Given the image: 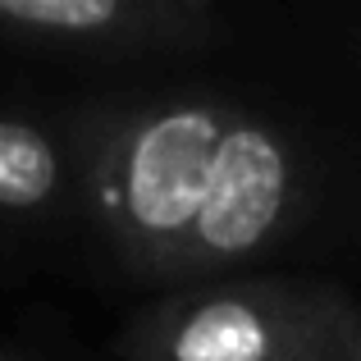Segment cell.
<instances>
[{
	"mask_svg": "<svg viewBox=\"0 0 361 361\" xmlns=\"http://www.w3.org/2000/svg\"><path fill=\"white\" fill-rule=\"evenodd\" d=\"M233 106L215 92H156L82 101L64 119L78 156V211L137 279L174 283Z\"/></svg>",
	"mask_w": 361,
	"mask_h": 361,
	"instance_id": "obj_1",
	"label": "cell"
},
{
	"mask_svg": "<svg viewBox=\"0 0 361 361\" xmlns=\"http://www.w3.org/2000/svg\"><path fill=\"white\" fill-rule=\"evenodd\" d=\"M361 307L320 279H211L169 288L123 325V361H338Z\"/></svg>",
	"mask_w": 361,
	"mask_h": 361,
	"instance_id": "obj_2",
	"label": "cell"
},
{
	"mask_svg": "<svg viewBox=\"0 0 361 361\" xmlns=\"http://www.w3.org/2000/svg\"><path fill=\"white\" fill-rule=\"evenodd\" d=\"M311 202V160L283 123L233 106L215 178L174 270V288L233 279L298 233Z\"/></svg>",
	"mask_w": 361,
	"mask_h": 361,
	"instance_id": "obj_3",
	"label": "cell"
},
{
	"mask_svg": "<svg viewBox=\"0 0 361 361\" xmlns=\"http://www.w3.org/2000/svg\"><path fill=\"white\" fill-rule=\"evenodd\" d=\"M224 42L206 0H0V46L46 60L119 69Z\"/></svg>",
	"mask_w": 361,
	"mask_h": 361,
	"instance_id": "obj_4",
	"label": "cell"
},
{
	"mask_svg": "<svg viewBox=\"0 0 361 361\" xmlns=\"http://www.w3.org/2000/svg\"><path fill=\"white\" fill-rule=\"evenodd\" d=\"M78 206V156L69 128L0 110V220L42 224Z\"/></svg>",
	"mask_w": 361,
	"mask_h": 361,
	"instance_id": "obj_5",
	"label": "cell"
},
{
	"mask_svg": "<svg viewBox=\"0 0 361 361\" xmlns=\"http://www.w3.org/2000/svg\"><path fill=\"white\" fill-rule=\"evenodd\" d=\"M338 361H361V316H357V325L348 329V338H343V353H338Z\"/></svg>",
	"mask_w": 361,
	"mask_h": 361,
	"instance_id": "obj_6",
	"label": "cell"
},
{
	"mask_svg": "<svg viewBox=\"0 0 361 361\" xmlns=\"http://www.w3.org/2000/svg\"><path fill=\"white\" fill-rule=\"evenodd\" d=\"M0 361H14V357H0Z\"/></svg>",
	"mask_w": 361,
	"mask_h": 361,
	"instance_id": "obj_7",
	"label": "cell"
}]
</instances>
